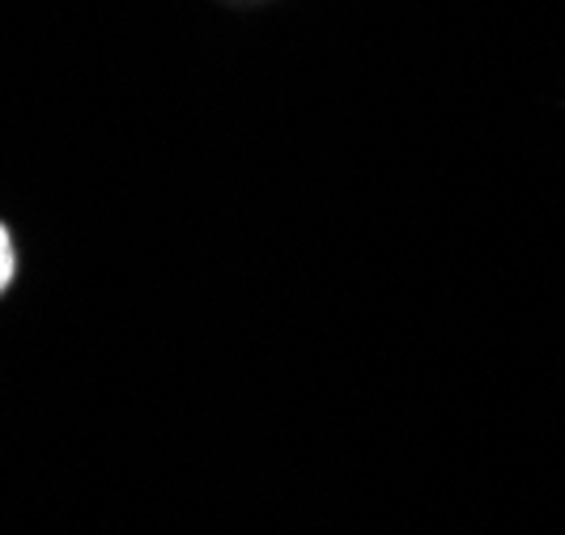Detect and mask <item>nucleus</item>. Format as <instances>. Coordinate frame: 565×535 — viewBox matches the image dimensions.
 Masks as SVG:
<instances>
[{
	"label": "nucleus",
	"instance_id": "nucleus-1",
	"mask_svg": "<svg viewBox=\"0 0 565 535\" xmlns=\"http://www.w3.org/2000/svg\"><path fill=\"white\" fill-rule=\"evenodd\" d=\"M13 281V243H9V234L0 226V289Z\"/></svg>",
	"mask_w": 565,
	"mask_h": 535
}]
</instances>
